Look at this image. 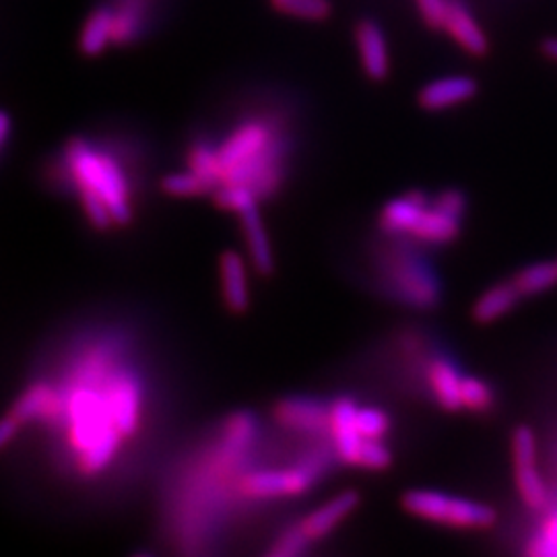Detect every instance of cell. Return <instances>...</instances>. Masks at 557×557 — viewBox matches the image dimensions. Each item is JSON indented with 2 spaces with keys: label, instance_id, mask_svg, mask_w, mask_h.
<instances>
[{
  "label": "cell",
  "instance_id": "1",
  "mask_svg": "<svg viewBox=\"0 0 557 557\" xmlns=\"http://www.w3.org/2000/svg\"><path fill=\"white\" fill-rule=\"evenodd\" d=\"M106 379L96 382L69 379L66 391L62 393L66 440L77 458L81 473L87 478L100 475L112 465L124 440L103 388Z\"/></svg>",
  "mask_w": 557,
  "mask_h": 557
},
{
  "label": "cell",
  "instance_id": "2",
  "mask_svg": "<svg viewBox=\"0 0 557 557\" xmlns=\"http://www.w3.org/2000/svg\"><path fill=\"white\" fill-rule=\"evenodd\" d=\"M64 161L69 174L75 182L77 193H94L110 207L116 225H126L133 220V195L126 174L119 161L103 153L85 139H71L64 147Z\"/></svg>",
  "mask_w": 557,
  "mask_h": 557
},
{
  "label": "cell",
  "instance_id": "3",
  "mask_svg": "<svg viewBox=\"0 0 557 557\" xmlns=\"http://www.w3.org/2000/svg\"><path fill=\"white\" fill-rule=\"evenodd\" d=\"M400 506L409 517L457 531H490L498 524V512L490 504L438 490H409Z\"/></svg>",
  "mask_w": 557,
  "mask_h": 557
},
{
  "label": "cell",
  "instance_id": "4",
  "mask_svg": "<svg viewBox=\"0 0 557 557\" xmlns=\"http://www.w3.org/2000/svg\"><path fill=\"white\" fill-rule=\"evenodd\" d=\"M510 462L518 499L527 512L541 515L554 499L539 467L537 436L531 425H518L510 436Z\"/></svg>",
  "mask_w": 557,
  "mask_h": 557
},
{
  "label": "cell",
  "instance_id": "5",
  "mask_svg": "<svg viewBox=\"0 0 557 557\" xmlns=\"http://www.w3.org/2000/svg\"><path fill=\"white\" fill-rule=\"evenodd\" d=\"M326 457H312L289 469H262L242 475L238 492L248 499L296 498L310 492L319 481Z\"/></svg>",
  "mask_w": 557,
  "mask_h": 557
},
{
  "label": "cell",
  "instance_id": "6",
  "mask_svg": "<svg viewBox=\"0 0 557 557\" xmlns=\"http://www.w3.org/2000/svg\"><path fill=\"white\" fill-rule=\"evenodd\" d=\"M467 215V197L458 188H446L434 195L418 225L409 238L418 239L428 246H446L460 238L462 223Z\"/></svg>",
  "mask_w": 557,
  "mask_h": 557
},
{
  "label": "cell",
  "instance_id": "7",
  "mask_svg": "<svg viewBox=\"0 0 557 557\" xmlns=\"http://www.w3.org/2000/svg\"><path fill=\"white\" fill-rule=\"evenodd\" d=\"M64 418V395L59 388L36 382L27 386L21 397L13 403L9 413L0 423V444L9 446L11 440L17 436L21 428L29 421H44V423H57Z\"/></svg>",
  "mask_w": 557,
  "mask_h": 557
},
{
  "label": "cell",
  "instance_id": "8",
  "mask_svg": "<svg viewBox=\"0 0 557 557\" xmlns=\"http://www.w3.org/2000/svg\"><path fill=\"white\" fill-rule=\"evenodd\" d=\"M386 275L398 298L418 310H432L440 304L442 287L434 271L411 255H393L386 262Z\"/></svg>",
  "mask_w": 557,
  "mask_h": 557
},
{
  "label": "cell",
  "instance_id": "9",
  "mask_svg": "<svg viewBox=\"0 0 557 557\" xmlns=\"http://www.w3.org/2000/svg\"><path fill=\"white\" fill-rule=\"evenodd\" d=\"M278 143L281 139L275 135V131L264 122L250 120L239 124L238 128L218 147L223 165V180L238 172L239 168L262 160L277 147Z\"/></svg>",
  "mask_w": 557,
  "mask_h": 557
},
{
  "label": "cell",
  "instance_id": "10",
  "mask_svg": "<svg viewBox=\"0 0 557 557\" xmlns=\"http://www.w3.org/2000/svg\"><path fill=\"white\" fill-rule=\"evenodd\" d=\"M103 388L110 398V407L122 438L137 436L143 418V384L128 368H114L103 382Z\"/></svg>",
  "mask_w": 557,
  "mask_h": 557
},
{
  "label": "cell",
  "instance_id": "11",
  "mask_svg": "<svg viewBox=\"0 0 557 557\" xmlns=\"http://www.w3.org/2000/svg\"><path fill=\"white\" fill-rule=\"evenodd\" d=\"M273 418L281 428L298 434L331 436V405L314 398H283L275 405Z\"/></svg>",
  "mask_w": 557,
  "mask_h": 557
},
{
  "label": "cell",
  "instance_id": "12",
  "mask_svg": "<svg viewBox=\"0 0 557 557\" xmlns=\"http://www.w3.org/2000/svg\"><path fill=\"white\" fill-rule=\"evenodd\" d=\"M358 405L349 397H341L331 403V442H333V455L347 467L358 469L359 457L363 450V438L356 425Z\"/></svg>",
  "mask_w": 557,
  "mask_h": 557
},
{
  "label": "cell",
  "instance_id": "13",
  "mask_svg": "<svg viewBox=\"0 0 557 557\" xmlns=\"http://www.w3.org/2000/svg\"><path fill=\"white\" fill-rule=\"evenodd\" d=\"M479 94V83L469 75H446L430 81L419 91V106L428 112H446L465 106Z\"/></svg>",
  "mask_w": 557,
  "mask_h": 557
},
{
  "label": "cell",
  "instance_id": "14",
  "mask_svg": "<svg viewBox=\"0 0 557 557\" xmlns=\"http://www.w3.org/2000/svg\"><path fill=\"white\" fill-rule=\"evenodd\" d=\"M361 504V496L354 490L341 492L335 498L324 502L317 510H312L304 520H299V529L308 541H320L329 537L347 518L351 517Z\"/></svg>",
  "mask_w": 557,
  "mask_h": 557
},
{
  "label": "cell",
  "instance_id": "15",
  "mask_svg": "<svg viewBox=\"0 0 557 557\" xmlns=\"http://www.w3.org/2000/svg\"><path fill=\"white\" fill-rule=\"evenodd\" d=\"M444 32L455 40L460 50H465L469 57L481 59L490 52V38L479 25L475 15L462 0H450L448 17Z\"/></svg>",
  "mask_w": 557,
  "mask_h": 557
},
{
  "label": "cell",
  "instance_id": "16",
  "mask_svg": "<svg viewBox=\"0 0 557 557\" xmlns=\"http://www.w3.org/2000/svg\"><path fill=\"white\" fill-rule=\"evenodd\" d=\"M356 46L363 73L372 81H384L391 73L388 44L379 23L372 20L359 21L356 25Z\"/></svg>",
  "mask_w": 557,
  "mask_h": 557
},
{
  "label": "cell",
  "instance_id": "17",
  "mask_svg": "<svg viewBox=\"0 0 557 557\" xmlns=\"http://www.w3.org/2000/svg\"><path fill=\"white\" fill-rule=\"evenodd\" d=\"M430 200L432 197L421 190H409L397 199L388 200L380 211V230L386 236H411Z\"/></svg>",
  "mask_w": 557,
  "mask_h": 557
},
{
  "label": "cell",
  "instance_id": "18",
  "mask_svg": "<svg viewBox=\"0 0 557 557\" xmlns=\"http://www.w3.org/2000/svg\"><path fill=\"white\" fill-rule=\"evenodd\" d=\"M428 386L432 397L438 403L440 409L448 413H457L462 409V382L465 374L457 368V363L446 356H436L425 368Z\"/></svg>",
  "mask_w": 557,
  "mask_h": 557
},
{
  "label": "cell",
  "instance_id": "19",
  "mask_svg": "<svg viewBox=\"0 0 557 557\" xmlns=\"http://www.w3.org/2000/svg\"><path fill=\"white\" fill-rule=\"evenodd\" d=\"M221 296L225 308L234 314H244L250 308L248 264L236 250H225L220 257Z\"/></svg>",
  "mask_w": 557,
  "mask_h": 557
},
{
  "label": "cell",
  "instance_id": "20",
  "mask_svg": "<svg viewBox=\"0 0 557 557\" xmlns=\"http://www.w3.org/2000/svg\"><path fill=\"white\" fill-rule=\"evenodd\" d=\"M522 299L512 278L499 281L496 285L487 287L473 304L471 317L478 324H494L508 317Z\"/></svg>",
  "mask_w": 557,
  "mask_h": 557
},
{
  "label": "cell",
  "instance_id": "21",
  "mask_svg": "<svg viewBox=\"0 0 557 557\" xmlns=\"http://www.w3.org/2000/svg\"><path fill=\"white\" fill-rule=\"evenodd\" d=\"M239 225H242V234H244L252 267L260 275H271L275 271V257H273L271 239L267 236L264 223L260 220L259 209L242 213Z\"/></svg>",
  "mask_w": 557,
  "mask_h": 557
},
{
  "label": "cell",
  "instance_id": "22",
  "mask_svg": "<svg viewBox=\"0 0 557 557\" xmlns=\"http://www.w3.org/2000/svg\"><path fill=\"white\" fill-rule=\"evenodd\" d=\"M114 20L116 13L110 7H98L91 11V15L83 23L79 36V50L85 57H101L114 41Z\"/></svg>",
  "mask_w": 557,
  "mask_h": 557
},
{
  "label": "cell",
  "instance_id": "23",
  "mask_svg": "<svg viewBox=\"0 0 557 557\" xmlns=\"http://www.w3.org/2000/svg\"><path fill=\"white\" fill-rule=\"evenodd\" d=\"M520 557H557V504L537 515V522L520 547Z\"/></svg>",
  "mask_w": 557,
  "mask_h": 557
},
{
  "label": "cell",
  "instance_id": "24",
  "mask_svg": "<svg viewBox=\"0 0 557 557\" xmlns=\"http://www.w3.org/2000/svg\"><path fill=\"white\" fill-rule=\"evenodd\" d=\"M512 281L522 298H535L541 294H547L557 287L556 260L531 262V264L522 267Z\"/></svg>",
  "mask_w": 557,
  "mask_h": 557
},
{
  "label": "cell",
  "instance_id": "25",
  "mask_svg": "<svg viewBox=\"0 0 557 557\" xmlns=\"http://www.w3.org/2000/svg\"><path fill=\"white\" fill-rule=\"evenodd\" d=\"M186 161H188V170L195 172L205 182H209L213 190L220 188L223 182V165H221L220 151L215 147L197 140L190 145Z\"/></svg>",
  "mask_w": 557,
  "mask_h": 557
},
{
  "label": "cell",
  "instance_id": "26",
  "mask_svg": "<svg viewBox=\"0 0 557 557\" xmlns=\"http://www.w3.org/2000/svg\"><path fill=\"white\" fill-rule=\"evenodd\" d=\"M462 409L475 416H487L496 409V391L487 380L465 374Z\"/></svg>",
  "mask_w": 557,
  "mask_h": 557
},
{
  "label": "cell",
  "instance_id": "27",
  "mask_svg": "<svg viewBox=\"0 0 557 557\" xmlns=\"http://www.w3.org/2000/svg\"><path fill=\"white\" fill-rule=\"evenodd\" d=\"M257 419L252 413H234L223 423V444L227 450L238 453L257 438Z\"/></svg>",
  "mask_w": 557,
  "mask_h": 557
},
{
  "label": "cell",
  "instance_id": "28",
  "mask_svg": "<svg viewBox=\"0 0 557 557\" xmlns=\"http://www.w3.org/2000/svg\"><path fill=\"white\" fill-rule=\"evenodd\" d=\"M161 190L174 199H195L209 193H215L209 182L197 176L195 172H174L161 178Z\"/></svg>",
  "mask_w": 557,
  "mask_h": 557
},
{
  "label": "cell",
  "instance_id": "29",
  "mask_svg": "<svg viewBox=\"0 0 557 557\" xmlns=\"http://www.w3.org/2000/svg\"><path fill=\"white\" fill-rule=\"evenodd\" d=\"M215 202L221 209L232 211L236 215H242L246 211L259 209V197L255 195V190H250L244 184H221L215 190Z\"/></svg>",
  "mask_w": 557,
  "mask_h": 557
},
{
  "label": "cell",
  "instance_id": "30",
  "mask_svg": "<svg viewBox=\"0 0 557 557\" xmlns=\"http://www.w3.org/2000/svg\"><path fill=\"white\" fill-rule=\"evenodd\" d=\"M271 2L281 13H287L298 20L324 21L333 11L329 0H271Z\"/></svg>",
  "mask_w": 557,
  "mask_h": 557
},
{
  "label": "cell",
  "instance_id": "31",
  "mask_svg": "<svg viewBox=\"0 0 557 557\" xmlns=\"http://www.w3.org/2000/svg\"><path fill=\"white\" fill-rule=\"evenodd\" d=\"M358 432L366 440H384L391 432V416L379 407H359L356 416Z\"/></svg>",
  "mask_w": 557,
  "mask_h": 557
},
{
  "label": "cell",
  "instance_id": "32",
  "mask_svg": "<svg viewBox=\"0 0 557 557\" xmlns=\"http://www.w3.org/2000/svg\"><path fill=\"white\" fill-rule=\"evenodd\" d=\"M308 543L310 541L301 533L299 524H296V527L287 529L283 535H278L277 541L273 543V547L264 557H301Z\"/></svg>",
  "mask_w": 557,
  "mask_h": 557
},
{
  "label": "cell",
  "instance_id": "33",
  "mask_svg": "<svg viewBox=\"0 0 557 557\" xmlns=\"http://www.w3.org/2000/svg\"><path fill=\"white\" fill-rule=\"evenodd\" d=\"M416 2H418L419 15H421L423 23L432 29L444 32L450 0H416Z\"/></svg>",
  "mask_w": 557,
  "mask_h": 557
},
{
  "label": "cell",
  "instance_id": "34",
  "mask_svg": "<svg viewBox=\"0 0 557 557\" xmlns=\"http://www.w3.org/2000/svg\"><path fill=\"white\" fill-rule=\"evenodd\" d=\"M11 131H13V120L9 112L0 114V145L7 147V143L11 139Z\"/></svg>",
  "mask_w": 557,
  "mask_h": 557
},
{
  "label": "cell",
  "instance_id": "35",
  "mask_svg": "<svg viewBox=\"0 0 557 557\" xmlns=\"http://www.w3.org/2000/svg\"><path fill=\"white\" fill-rule=\"evenodd\" d=\"M541 54L557 64V36H549L541 41Z\"/></svg>",
  "mask_w": 557,
  "mask_h": 557
},
{
  "label": "cell",
  "instance_id": "36",
  "mask_svg": "<svg viewBox=\"0 0 557 557\" xmlns=\"http://www.w3.org/2000/svg\"><path fill=\"white\" fill-rule=\"evenodd\" d=\"M133 557H153V556H151V554H137V556H133Z\"/></svg>",
  "mask_w": 557,
  "mask_h": 557
},
{
  "label": "cell",
  "instance_id": "37",
  "mask_svg": "<svg viewBox=\"0 0 557 557\" xmlns=\"http://www.w3.org/2000/svg\"><path fill=\"white\" fill-rule=\"evenodd\" d=\"M556 264H557V259H556Z\"/></svg>",
  "mask_w": 557,
  "mask_h": 557
}]
</instances>
